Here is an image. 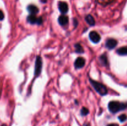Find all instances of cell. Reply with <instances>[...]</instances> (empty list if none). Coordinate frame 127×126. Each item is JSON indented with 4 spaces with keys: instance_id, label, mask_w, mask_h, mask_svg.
<instances>
[{
    "instance_id": "cell-7",
    "label": "cell",
    "mask_w": 127,
    "mask_h": 126,
    "mask_svg": "<svg viewBox=\"0 0 127 126\" xmlns=\"http://www.w3.org/2000/svg\"><path fill=\"white\" fill-rule=\"evenodd\" d=\"M58 9L62 14H66L68 11V6L66 2L60 1L58 3Z\"/></svg>"
},
{
    "instance_id": "cell-12",
    "label": "cell",
    "mask_w": 127,
    "mask_h": 126,
    "mask_svg": "<svg viewBox=\"0 0 127 126\" xmlns=\"http://www.w3.org/2000/svg\"><path fill=\"white\" fill-rule=\"evenodd\" d=\"M117 53L118 54L121 56L127 55V46H123L119 48L117 50Z\"/></svg>"
},
{
    "instance_id": "cell-5",
    "label": "cell",
    "mask_w": 127,
    "mask_h": 126,
    "mask_svg": "<svg viewBox=\"0 0 127 126\" xmlns=\"http://www.w3.org/2000/svg\"><path fill=\"white\" fill-rule=\"evenodd\" d=\"M117 45V41L113 38H109L105 42V46L109 49H112Z\"/></svg>"
},
{
    "instance_id": "cell-19",
    "label": "cell",
    "mask_w": 127,
    "mask_h": 126,
    "mask_svg": "<svg viewBox=\"0 0 127 126\" xmlns=\"http://www.w3.org/2000/svg\"><path fill=\"white\" fill-rule=\"evenodd\" d=\"M73 23H74V27H76L77 26V25L78 24V21H77L76 19H74V22H73Z\"/></svg>"
},
{
    "instance_id": "cell-17",
    "label": "cell",
    "mask_w": 127,
    "mask_h": 126,
    "mask_svg": "<svg viewBox=\"0 0 127 126\" xmlns=\"http://www.w3.org/2000/svg\"><path fill=\"white\" fill-rule=\"evenodd\" d=\"M112 1L113 0H98L99 3L101 4H107Z\"/></svg>"
},
{
    "instance_id": "cell-15",
    "label": "cell",
    "mask_w": 127,
    "mask_h": 126,
    "mask_svg": "<svg viewBox=\"0 0 127 126\" xmlns=\"http://www.w3.org/2000/svg\"><path fill=\"white\" fill-rule=\"evenodd\" d=\"M89 109L88 108H86V107H82L81 110V114L83 116H87L89 114Z\"/></svg>"
},
{
    "instance_id": "cell-13",
    "label": "cell",
    "mask_w": 127,
    "mask_h": 126,
    "mask_svg": "<svg viewBox=\"0 0 127 126\" xmlns=\"http://www.w3.org/2000/svg\"><path fill=\"white\" fill-rule=\"evenodd\" d=\"M86 21L87 23L90 25H95V20H94V17L91 16V15H88L86 17Z\"/></svg>"
},
{
    "instance_id": "cell-9",
    "label": "cell",
    "mask_w": 127,
    "mask_h": 126,
    "mask_svg": "<svg viewBox=\"0 0 127 126\" xmlns=\"http://www.w3.org/2000/svg\"><path fill=\"white\" fill-rule=\"evenodd\" d=\"M69 22L68 16L65 15H62L58 18V22L61 25H66Z\"/></svg>"
},
{
    "instance_id": "cell-10",
    "label": "cell",
    "mask_w": 127,
    "mask_h": 126,
    "mask_svg": "<svg viewBox=\"0 0 127 126\" xmlns=\"http://www.w3.org/2000/svg\"><path fill=\"white\" fill-rule=\"evenodd\" d=\"M99 61H100V63L104 66H108L109 65V61H108L107 57L105 54L100 56V58H99Z\"/></svg>"
},
{
    "instance_id": "cell-4",
    "label": "cell",
    "mask_w": 127,
    "mask_h": 126,
    "mask_svg": "<svg viewBox=\"0 0 127 126\" xmlns=\"http://www.w3.org/2000/svg\"><path fill=\"white\" fill-rule=\"evenodd\" d=\"M89 38L94 43H98L100 41V36L99 33L95 31H92L89 33Z\"/></svg>"
},
{
    "instance_id": "cell-20",
    "label": "cell",
    "mask_w": 127,
    "mask_h": 126,
    "mask_svg": "<svg viewBox=\"0 0 127 126\" xmlns=\"http://www.w3.org/2000/svg\"><path fill=\"white\" fill-rule=\"evenodd\" d=\"M107 126H119L117 124H108Z\"/></svg>"
},
{
    "instance_id": "cell-6",
    "label": "cell",
    "mask_w": 127,
    "mask_h": 126,
    "mask_svg": "<svg viewBox=\"0 0 127 126\" xmlns=\"http://www.w3.org/2000/svg\"><path fill=\"white\" fill-rule=\"evenodd\" d=\"M85 63V59L84 58H82V57H79L76 59L75 62H74V67L76 69H81L84 66Z\"/></svg>"
},
{
    "instance_id": "cell-2",
    "label": "cell",
    "mask_w": 127,
    "mask_h": 126,
    "mask_svg": "<svg viewBox=\"0 0 127 126\" xmlns=\"http://www.w3.org/2000/svg\"><path fill=\"white\" fill-rule=\"evenodd\" d=\"M89 81H90L91 84L93 85L94 88L96 90V91L98 93L100 94L102 96H104V95L107 94V87L104 85V84L91 79H89Z\"/></svg>"
},
{
    "instance_id": "cell-21",
    "label": "cell",
    "mask_w": 127,
    "mask_h": 126,
    "mask_svg": "<svg viewBox=\"0 0 127 126\" xmlns=\"http://www.w3.org/2000/svg\"><path fill=\"white\" fill-rule=\"evenodd\" d=\"M91 126V124L90 123H86L85 124H84V126Z\"/></svg>"
},
{
    "instance_id": "cell-18",
    "label": "cell",
    "mask_w": 127,
    "mask_h": 126,
    "mask_svg": "<svg viewBox=\"0 0 127 126\" xmlns=\"http://www.w3.org/2000/svg\"><path fill=\"white\" fill-rule=\"evenodd\" d=\"M4 18V14L1 10H0V21H2Z\"/></svg>"
},
{
    "instance_id": "cell-1",
    "label": "cell",
    "mask_w": 127,
    "mask_h": 126,
    "mask_svg": "<svg viewBox=\"0 0 127 126\" xmlns=\"http://www.w3.org/2000/svg\"><path fill=\"white\" fill-rule=\"evenodd\" d=\"M108 108L112 113H117L120 111L127 109V104L124 103H120L119 101H110L108 105Z\"/></svg>"
},
{
    "instance_id": "cell-11",
    "label": "cell",
    "mask_w": 127,
    "mask_h": 126,
    "mask_svg": "<svg viewBox=\"0 0 127 126\" xmlns=\"http://www.w3.org/2000/svg\"><path fill=\"white\" fill-rule=\"evenodd\" d=\"M38 18H37L35 15H30L27 17V21L31 24H35V23H38Z\"/></svg>"
},
{
    "instance_id": "cell-8",
    "label": "cell",
    "mask_w": 127,
    "mask_h": 126,
    "mask_svg": "<svg viewBox=\"0 0 127 126\" xmlns=\"http://www.w3.org/2000/svg\"><path fill=\"white\" fill-rule=\"evenodd\" d=\"M27 10H28V11L31 15H35L39 11L38 7L33 4L29 5L28 7H27Z\"/></svg>"
},
{
    "instance_id": "cell-22",
    "label": "cell",
    "mask_w": 127,
    "mask_h": 126,
    "mask_svg": "<svg viewBox=\"0 0 127 126\" xmlns=\"http://www.w3.org/2000/svg\"><path fill=\"white\" fill-rule=\"evenodd\" d=\"M1 126H7V125H6V124H2V125H1Z\"/></svg>"
},
{
    "instance_id": "cell-16",
    "label": "cell",
    "mask_w": 127,
    "mask_h": 126,
    "mask_svg": "<svg viewBox=\"0 0 127 126\" xmlns=\"http://www.w3.org/2000/svg\"><path fill=\"white\" fill-rule=\"evenodd\" d=\"M118 118H119V120L120 121V122H124L127 120V116L126 114H121L120 116H119L118 117Z\"/></svg>"
},
{
    "instance_id": "cell-3",
    "label": "cell",
    "mask_w": 127,
    "mask_h": 126,
    "mask_svg": "<svg viewBox=\"0 0 127 126\" xmlns=\"http://www.w3.org/2000/svg\"><path fill=\"white\" fill-rule=\"evenodd\" d=\"M42 67V58L40 56H37L36 58L35 65V76H38L40 74Z\"/></svg>"
},
{
    "instance_id": "cell-14",
    "label": "cell",
    "mask_w": 127,
    "mask_h": 126,
    "mask_svg": "<svg viewBox=\"0 0 127 126\" xmlns=\"http://www.w3.org/2000/svg\"><path fill=\"white\" fill-rule=\"evenodd\" d=\"M76 49V52H77L78 53H84V49L82 47V46L79 43H77L74 46Z\"/></svg>"
}]
</instances>
